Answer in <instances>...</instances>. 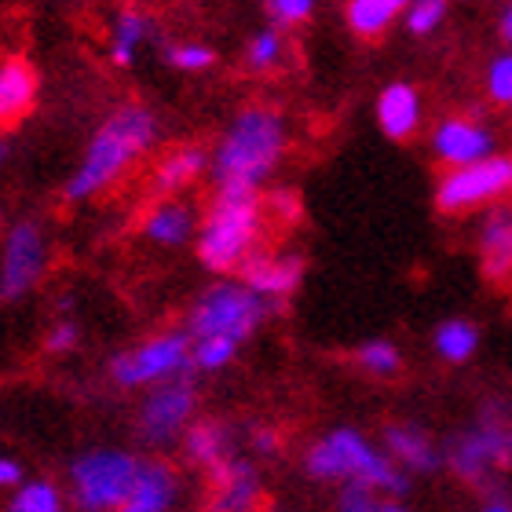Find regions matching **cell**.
Instances as JSON below:
<instances>
[{"mask_svg": "<svg viewBox=\"0 0 512 512\" xmlns=\"http://www.w3.org/2000/svg\"><path fill=\"white\" fill-rule=\"evenodd\" d=\"M52 267V238L37 216L0 227V304H19L41 286Z\"/></svg>", "mask_w": 512, "mask_h": 512, "instance_id": "cell-9", "label": "cell"}, {"mask_svg": "<svg viewBox=\"0 0 512 512\" xmlns=\"http://www.w3.org/2000/svg\"><path fill=\"white\" fill-rule=\"evenodd\" d=\"M293 128L275 103H246L227 121L209 150V176L216 194H260L289 154Z\"/></svg>", "mask_w": 512, "mask_h": 512, "instance_id": "cell-2", "label": "cell"}, {"mask_svg": "<svg viewBox=\"0 0 512 512\" xmlns=\"http://www.w3.org/2000/svg\"><path fill=\"white\" fill-rule=\"evenodd\" d=\"M264 4L278 30L282 26H304L315 15V8H319V0H264Z\"/></svg>", "mask_w": 512, "mask_h": 512, "instance_id": "cell-34", "label": "cell"}, {"mask_svg": "<svg viewBox=\"0 0 512 512\" xmlns=\"http://www.w3.org/2000/svg\"><path fill=\"white\" fill-rule=\"evenodd\" d=\"M304 472H308V480L337 483V487L341 483H366L377 494H388V498H399V502L410 491L406 472L377 447L374 439H366L352 425L330 428L326 436L315 439L304 450Z\"/></svg>", "mask_w": 512, "mask_h": 512, "instance_id": "cell-3", "label": "cell"}, {"mask_svg": "<svg viewBox=\"0 0 512 512\" xmlns=\"http://www.w3.org/2000/svg\"><path fill=\"white\" fill-rule=\"evenodd\" d=\"M432 352L447 366H465L480 352V326L472 319H447L432 330Z\"/></svg>", "mask_w": 512, "mask_h": 512, "instance_id": "cell-24", "label": "cell"}, {"mask_svg": "<svg viewBox=\"0 0 512 512\" xmlns=\"http://www.w3.org/2000/svg\"><path fill=\"white\" fill-rule=\"evenodd\" d=\"M286 52H289L286 33L271 22V26L256 30L246 41V66L253 74H271V70H278V66L286 63Z\"/></svg>", "mask_w": 512, "mask_h": 512, "instance_id": "cell-28", "label": "cell"}, {"mask_svg": "<svg viewBox=\"0 0 512 512\" xmlns=\"http://www.w3.org/2000/svg\"><path fill=\"white\" fill-rule=\"evenodd\" d=\"M355 366H359L366 377L392 381V377L403 374V352H399V344L388 341V337H374V341H363L355 348Z\"/></svg>", "mask_w": 512, "mask_h": 512, "instance_id": "cell-27", "label": "cell"}, {"mask_svg": "<svg viewBox=\"0 0 512 512\" xmlns=\"http://www.w3.org/2000/svg\"><path fill=\"white\" fill-rule=\"evenodd\" d=\"M509 194H512V183H509Z\"/></svg>", "mask_w": 512, "mask_h": 512, "instance_id": "cell-44", "label": "cell"}, {"mask_svg": "<svg viewBox=\"0 0 512 512\" xmlns=\"http://www.w3.org/2000/svg\"><path fill=\"white\" fill-rule=\"evenodd\" d=\"M180 472L176 465L165 458H139V472H136V483H132V491L128 498L121 502L118 512H176L180 505Z\"/></svg>", "mask_w": 512, "mask_h": 512, "instance_id": "cell-15", "label": "cell"}, {"mask_svg": "<svg viewBox=\"0 0 512 512\" xmlns=\"http://www.w3.org/2000/svg\"><path fill=\"white\" fill-rule=\"evenodd\" d=\"M381 494L366 483H341L337 487V512H377Z\"/></svg>", "mask_w": 512, "mask_h": 512, "instance_id": "cell-35", "label": "cell"}, {"mask_svg": "<svg viewBox=\"0 0 512 512\" xmlns=\"http://www.w3.org/2000/svg\"><path fill=\"white\" fill-rule=\"evenodd\" d=\"M381 450L406 476H432V472L443 469V450L414 421H392V425H384Z\"/></svg>", "mask_w": 512, "mask_h": 512, "instance_id": "cell-18", "label": "cell"}, {"mask_svg": "<svg viewBox=\"0 0 512 512\" xmlns=\"http://www.w3.org/2000/svg\"><path fill=\"white\" fill-rule=\"evenodd\" d=\"M139 472V454L125 447H88L66 469V498L77 512H118Z\"/></svg>", "mask_w": 512, "mask_h": 512, "instance_id": "cell-7", "label": "cell"}, {"mask_svg": "<svg viewBox=\"0 0 512 512\" xmlns=\"http://www.w3.org/2000/svg\"><path fill=\"white\" fill-rule=\"evenodd\" d=\"M0 512H70V498H66V487H59L48 476H37L8 491V502Z\"/></svg>", "mask_w": 512, "mask_h": 512, "instance_id": "cell-25", "label": "cell"}, {"mask_svg": "<svg viewBox=\"0 0 512 512\" xmlns=\"http://www.w3.org/2000/svg\"><path fill=\"white\" fill-rule=\"evenodd\" d=\"M165 66L172 70H180V74H205V70H213L216 66V48L205 41H172L165 44V52H161Z\"/></svg>", "mask_w": 512, "mask_h": 512, "instance_id": "cell-29", "label": "cell"}, {"mask_svg": "<svg viewBox=\"0 0 512 512\" xmlns=\"http://www.w3.org/2000/svg\"><path fill=\"white\" fill-rule=\"evenodd\" d=\"M476 256L487 282L502 286L512 278V205L483 209L476 227Z\"/></svg>", "mask_w": 512, "mask_h": 512, "instance_id": "cell-19", "label": "cell"}, {"mask_svg": "<svg viewBox=\"0 0 512 512\" xmlns=\"http://www.w3.org/2000/svg\"><path fill=\"white\" fill-rule=\"evenodd\" d=\"M231 447H235V432H231V425L216 421V417L194 421L180 439L183 458L202 472H213L216 465H224L227 458H235V450Z\"/></svg>", "mask_w": 512, "mask_h": 512, "instance_id": "cell-23", "label": "cell"}, {"mask_svg": "<svg viewBox=\"0 0 512 512\" xmlns=\"http://www.w3.org/2000/svg\"><path fill=\"white\" fill-rule=\"evenodd\" d=\"M480 512H512V505L505 502V498H487Z\"/></svg>", "mask_w": 512, "mask_h": 512, "instance_id": "cell-40", "label": "cell"}, {"mask_svg": "<svg viewBox=\"0 0 512 512\" xmlns=\"http://www.w3.org/2000/svg\"><path fill=\"white\" fill-rule=\"evenodd\" d=\"M242 344L227 341V337H202V341H191V366L194 374H220L235 363Z\"/></svg>", "mask_w": 512, "mask_h": 512, "instance_id": "cell-30", "label": "cell"}, {"mask_svg": "<svg viewBox=\"0 0 512 512\" xmlns=\"http://www.w3.org/2000/svg\"><path fill=\"white\" fill-rule=\"evenodd\" d=\"M498 33H502V41L509 44V52H512V0L502 8V15H498Z\"/></svg>", "mask_w": 512, "mask_h": 512, "instance_id": "cell-39", "label": "cell"}, {"mask_svg": "<svg viewBox=\"0 0 512 512\" xmlns=\"http://www.w3.org/2000/svg\"><path fill=\"white\" fill-rule=\"evenodd\" d=\"M374 118L392 143H410L425 125V99L410 81H388L374 99Z\"/></svg>", "mask_w": 512, "mask_h": 512, "instance_id": "cell-17", "label": "cell"}, {"mask_svg": "<svg viewBox=\"0 0 512 512\" xmlns=\"http://www.w3.org/2000/svg\"><path fill=\"white\" fill-rule=\"evenodd\" d=\"M77 344H81V322L70 319V315H59L44 330V352L48 355H70L77 352Z\"/></svg>", "mask_w": 512, "mask_h": 512, "instance_id": "cell-33", "label": "cell"}, {"mask_svg": "<svg viewBox=\"0 0 512 512\" xmlns=\"http://www.w3.org/2000/svg\"><path fill=\"white\" fill-rule=\"evenodd\" d=\"M264 224L267 213L260 194H213L209 209L202 213L198 235H194L198 264L213 275H235L260 249Z\"/></svg>", "mask_w": 512, "mask_h": 512, "instance_id": "cell-4", "label": "cell"}, {"mask_svg": "<svg viewBox=\"0 0 512 512\" xmlns=\"http://www.w3.org/2000/svg\"><path fill=\"white\" fill-rule=\"evenodd\" d=\"M37 96H41V77H37L30 59L4 55L0 59V132H8L30 118Z\"/></svg>", "mask_w": 512, "mask_h": 512, "instance_id": "cell-20", "label": "cell"}, {"mask_svg": "<svg viewBox=\"0 0 512 512\" xmlns=\"http://www.w3.org/2000/svg\"><path fill=\"white\" fill-rule=\"evenodd\" d=\"M209 483H213V498H209V509L205 512H256L260 509V469H256L253 458H227L224 465H216L209 472Z\"/></svg>", "mask_w": 512, "mask_h": 512, "instance_id": "cell-14", "label": "cell"}, {"mask_svg": "<svg viewBox=\"0 0 512 512\" xmlns=\"http://www.w3.org/2000/svg\"><path fill=\"white\" fill-rule=\"evenodd\" d=\"M512 183V158L494 154L465 169H443L432 191V202L443 216H469L491 205H502Z\"/></svg>", "mask_w": 512, "mask_h": 512, "instance_id": "cell-10", "label": "cell"}, {"mask_svg": "<svg viewBox=\"0 0 512 512\" xmlns=\"http://www.w3.org/2000/svg\"><path fill=\"white\" fill-rule=\"evenodd\" d=\"M392 4H395V8H399V15H403V8H406V4H410V0H392Z\"/></svg>", "mask_w": 512, "mask_h": 512, "instance_id": "cell-43", "label": "cell"}, {"mask_svg": "<svg viewBox=\"0 0 512 512\" xmlns=\"http://www.w3.org/2000/svg\"><path fill=\"white\" fill-rule=\"evenodd\" d=\"M161 139V121L147 103H118L88 136L74 172L63 183V202L85 205L118 187Z\"/></svg>", "mask_w": 512, "mask_h": 512, "instance_id": "cell-1", "label": "cell"}, {"mask_svg": "<svg viewBox=\"0 0 512 512\" xmlns=\"http://www.w3.org/2000/svg\"><path fill=\"white\" fill-rule=\"evenodd\" d=\"M249 443H253V450L260 458H275L278 450H282V432L271 425H256L253 432H249Z\"/></svg>", "mask_w": 512, "mask_h": 512, "instance_id": "cell-37", "label": "cell"}, {"mask_svg": "<svg viewBox=\"0 0 512 512\" xmlns=\"http://www.w3.org/2000/svg\"><path fill=\"white\" fill-rule=\"evenodd\" d=\"M428 150L443 169H465L498 154V132L476 114H447L428 132Z\"/></svg>", "mask_w": 512, "mask_h": 512, "instance_id": "cell-12", "label": "cell"}, {"mask_svg": "<svg viewBox=\"0 0 512 512\" xmlns=\"http://www.w3.org/2000/svg\"><path fill=\"white\" fill-rule=\"evenodd\" d=\"M377 512H410V509H406V505L399 502V498H384V502L377 505Z\"/></svg>", "mask_w": 512, "mask_h": 512, "instance_id": "cell-41", "label": "cell"}, {"mask_svg": "<svg viewBox=\"0 0 512 512\" xmlns=\"http://www.w3.org/2000/svg\"><path fill=\"white\" fill-rule=\"evenodd\" d=\"M399 19V8L392 0H348L344 4V22L359 41H377L392 30Z\"/></svg>", "mask_w": 512, "mask_h": 512, "instance_id": "cell-26", "label": "cell"}, {"mask_svg": "<svg viewBox=\"0 0 512 512\" xmlns=\"http://www.w3.org/2000/svg\"><path fill=\"white\" fill-rule=\"evenodd\" d=\"M275 315V308L260 300L246 282L238 278H216L213 286H205L194 297L187 311V337L202 341V337H227L235 344H246L256 337V330Z\"/></svg>", "mask_w": 512, "mask_h": 512, "instance_id": "cell-5", "label": "cell"}, {"mask_svg": "<svg viewBox=\"0 0 512 512\" xmlns=\"http://www.w3.org/2000/svg\"><path fill=\"white\" fill-rule=\"evenodd\" d=\"M450 0H410L403 8V26L414 37H432L447 22Z\"/></svg>", "mask_w": 512, "mask_h": 512, "instance_id": "cell-31", "label": "cell"}, {"mask_svg": "<svg viewBox=\"0 0 512 512\" xmlns=\"http://www.w3.org/2000/svg\"><path fill=\"white\" fill-rule=\"evenodd\" d=\"M483 92L498 107H512V52L494 55L483 70Z\"/></svg>", "mask_w": 512, "mask_h": 512, "instance_id": "cell-32", "label": "cell"}, {"mask_svg": "<svg viewBox=\"0 0 512 512\" xmlns=\"http://www.w3.org/2000/svg\"><path fill=\"white\" fill-rule=\"evenodd\" d=\"M198 224H202L198 205H191L187 198H158L139 220V235L158 249H183L194 242Z\"/></svg>", "mask_w": 512, "mask_h": 512, "instance_id": "cell-16", "label": "cell"}, {"mask_svg": "<svg viewBox=\"0 0 512 512\" xmlns=\"http://www.w3.org/2000/svg\"><path fill=\"white\" fill-rule=\"evenodd\" d=\"M198 421V384L191 377H176L143 392L136 410V436L147 450H169L183 439V432Z\"/></svg>", "mask_w": 512, "mask_h": 512, "instance_id": "cell-11", "label": "cell"}, {"mask_svg": "<svg viewBox=\"0 0 512 512\" xmlns=\"http://www.w3.org/2000/svg\"><path fill=\"white\" fill-rule=\"evenodd\" d=\"M107 374L121 392H150V388L169 384L176 377H191V337H187V330L150 333V337L114 355Z\"/></svg>", "mask_w": 512, "mask_h": 512, "instance_id": "cell-8", "label": "cell"}, {"mask_svg": "<svg viewBox=\"0 0 512 512\" xmlns=\"http://www.w3.org/2000/svg\"><path fill=\"white\" fill-rule=\"evenodd\" d=\"M22 480H26V472H22L19 461L8 458V454H0V491H4V494L15 491Z\"/></svg>", "mask_w": 512, "mask_h": 512, "instance_id": "cell-38", "label": "cell"}, {"mask_svg": "<svg viewBox=\"0 0 512 512\" xmlns=\"http://www.w3.org/2000/svg\"><path fill=\"white\" fill-rule=\"evenodd\" d=\"M8 158H11V147H8V139L0 136V169H4V165H8Z\"/></svg>", "mask_w": 512, "mask_h": 512, "instance_id": "cell-42", "label": "cell"}, {"mask_svg": "<svg viewBox=\"0 0 512 512\" xmlns=\"http://www.w3.org/2000/svg\"><path fill=\"white\" fill-rule=\"evenodd\" d=\"M264 213H271L275 220H286V224H293V220L300 216V198L293 191H286V187H278V191L264 202Z\"/></svg>", "mask_w": 512, "mask_h": 512, "instance_id": "cell-36", "label": "cell"}, {"mask_svg": "<svg viewBox=\"0 0 512 512\" xmlns=\"http://www.w3.org/2000/svg\"><path fill=\"white\" fill-rule=\"evenodd\" d=\"M238 282H246L256 297L267 300L271 308H282L304 282V256L256 249L246 264L238 267Z\"/></svg>", "mask_w": 512, "mask_h": 512, "instance_id": "cell-13", "label": "cell"}, {"mask_svg": "<svg viewBox=\"0 0 512 512\" xmlns=\"http://www.w3.org/2000/svg\"><path fill=\"white\" fill-rule=\"evenodd\" d=\"M154 19L143 8H121L110 19L107 30V59L118 70H132L139 63V55L147 52V44L154 41Z\"/></svg>", "mask_w": 512, "mask_h": 512, "instance_id": "cell-22", "label": "cell"}, {"mask_svg": "<svg viewBox=\"0 0 512 512\" xmlns=\"http://www.w3.org/2000/svg\"><path fill=\"white\" fill-rule=\"evenodd\" d=\"M202 176H209V150L198 143H180L158 158V165L150 172V187L158 198H180Z\"/></svg>", "mask_w": 512, "mask_h": 512, "instance_id": "cell-21", "label": "cell"}, {"mask_svg": "<svg viewBox=\"0 0 512 512\" xmlns=\"http://www.w3.org/2000/svg\"><path fill=\"white\" fill-rule=\"evenodd\" d=\"M512 417L502 403H491L487 414L461 428L443 447V465L469 487H491L502 472L512 469Z\"/></svg>", "mask_w": 512, "mask_h": 512, "instance_id": "cell-6", "label": "cell"}]
</instances>
